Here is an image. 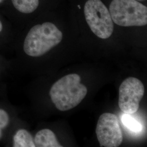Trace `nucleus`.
Returning <instances> with one entry per match:
<instances>
[{"mask_svg": "<svg viewBox=\"0 0 147 147\" xmlns=\"http://www.w3.org/2000/svg\"><path fill=\"white\" fill-rule=\"evenodd\" d=\"M87 88L81 83L77 74L65 75L53 84L50 95L58 110L65 111L79 105L87 94Z\"/></svg>", "mask_w": 147, "mask_h": 147, "instance_id": "nucleus-1", "label": "nucleus"}, {"mask_svg": "<svg viewBox=\"0 0 147 147\" xmlns=\"http://www.w3.org/2000/svg\"><path fill=\"white\" fill-rule=\"evenodd\" d=\"M63 34L53 24L47 22L33 27L24 44V50L31 57H39L57 46L62 41Z\"/></svg>", "mask_w": 147, "mask_h": 147, "instance_id": "nucleus-2", "label": "nucleus"}, {"mask_svg": "<svg viewBox=\"0 0 147 147\" xmlns=\"http://www.w3.org/2000/svg\"><path fill=\"white\" fill-rule=\"evenodd\" d=\"M111 18L123 27L143 26L147 24V8L136 0H113L110 5Z\"/></svg>", "mask_w": 147, "mask_h": 147, "instance_id": "nucleus-3", "label": "nucleus"}, {"mask_svg": "<svg viewBox=\"0 0 147 147\" xmlns=\"http://www.w3.org/2000/svg\"><path fill=\"white\" fill-rule=\"evenodd\" d=\"M84 13L91 31L97 37L106 39L111 36L113 22L110 11L100 0H88L84 5Z\"/></svg>", "mask_w": 147, "mask_h": 147, "instance_id": "nucleus-4", "label": "nucleus"}, {"mask_svg": "<svg viewBox=\"0 0 147 147\" xmlns=\"http://www.w3.org/2000/svg\"><path fill=\"white\" fill-rule=\"evenodd\" d=\"M144 94V87L140 80L133 77L125 79L119 89L118 105L120 109L126 114L136 113Z\"/></svg>", "mask_w": 147, "mask_h": 147, "instance_id": "nucleus-5", "label": "nucleus"}, {"mask_svg": "<svg viewBox=\"0 0 147 147\" xmlns=\"http://www.w3.org/2000/svg\"><path fill=\"white\" fill-rule=\"evenodd\" d=\"M96 134L101 147H119L123 142V134L117 117L111 113L100 116Z\"/></svg>", "mask_w": 147, "mask_h": 147, "instance_id": "nucleus-6", "label": "nucleus"}, {"mask_svg": "<svg viewBox=\"0 0 147 147\" xmlns=\"http://www.w3.org/2000/svg\"><path fill=\"white\" fill-rule=\"evenodd\" d=\"M34 142L36 147H62L58 142L53 132L48 129H44L38 132L35 136Z\"/></svg>", "mask_w": 147, "mask_h": 147, "instance_id": "nucleus-7", "label": "nucleus"}, {"mask_svg": "<svg viewBox=\"0 0 147 147\" xmlns=\"http://www.w3.org/2000/svg\"><path fill=\"white\" fill-rule=\"evenodd\" d=\"M14 147H35V144L31 134L25 129H20L16 132L13 138Z\"/></svg>", "mask_w": 147, "mask_h": 147, "instance_id": "nucleus-8", "label": "nucleus"}, {"mask_svg": "<svg viewBox=\"0 0 147 147\" xmlns=\"http://www.w3.org/2000/svg\"><path fill=\"white\" fill-rule=\"evenodd\" d=\"M11 2L18 11L25 14L36 11L39 4V0H11Z\"/></svg>", "mask_w": 147, "mask_h": 147, "instance_id": "nucleus-9", "label": "nucleus"}, {"mask_svg": "<svg viewBox=\"0 0 147 147\" xmlns=\"http://www.w3.org/2000/svg\"><path fill=\"white\" fill-rule=\"evenodd\" d=\"M121 121L124 126L131 131L138 133L142 131V124L129 114L125 113L123 115Z\"/></svg>", "mask_w": 147, "mask_h": 147, "instance_id": "nucleus-10", "label": "nucleus"}, {"mask_svg": "<svg viewBox=\"0 0 147 147\" xmlns=\"http://www.w3.org/2000/svg\"><path fill=\"white\" fill-rule=\"evenodd\" d=\"M9 116L5 111L0 109V138L2 137V130L8 125Z\"/></svg>", "mask_w": 147, "mask_h": 147, "instance_id": "nucleus-11", "label": "nucleus"}, {"mask_svg": "<svg viewBox=\"0 0 147 147\" xmlns=\"http://www.w3.org/2000/svg\"><path fill=\"white\" fill-rule=\"evenodd\" d=\"M2 30V24L1 21H0V32H1Z\"/></svg>", "mask_w": 147, "mask_h": 147, "instance_id": "nucleus-12", "label": "nucleus"}, {"mask_svg": "<svg viewBox=\"0 0 147 147\" xmlns=\"http://www.w3.org/2000/svg\"><path fill=\"white\" fill-rule=\"evenodd\" d=\"M137 1H146V0H136Z\"/></svg>", "mask_w": 147, "mask_h": 147, "instance_id": "nucleus-13", "label": "nucleus"}, {"mask_svg": "<svg viewBox=\"0 0 147 147\" xmlns=\"http://www.w3.org/2000/svg\"><path fill=\"white\" fill-rule=\"evenodd\" d=\"M3 1V0H0V3H1Z\"/></svg>", "mask_w": 147, "mask_h": 147, "instance_id": "nucleus-14", "label": "nucleus"}]
</instances>
